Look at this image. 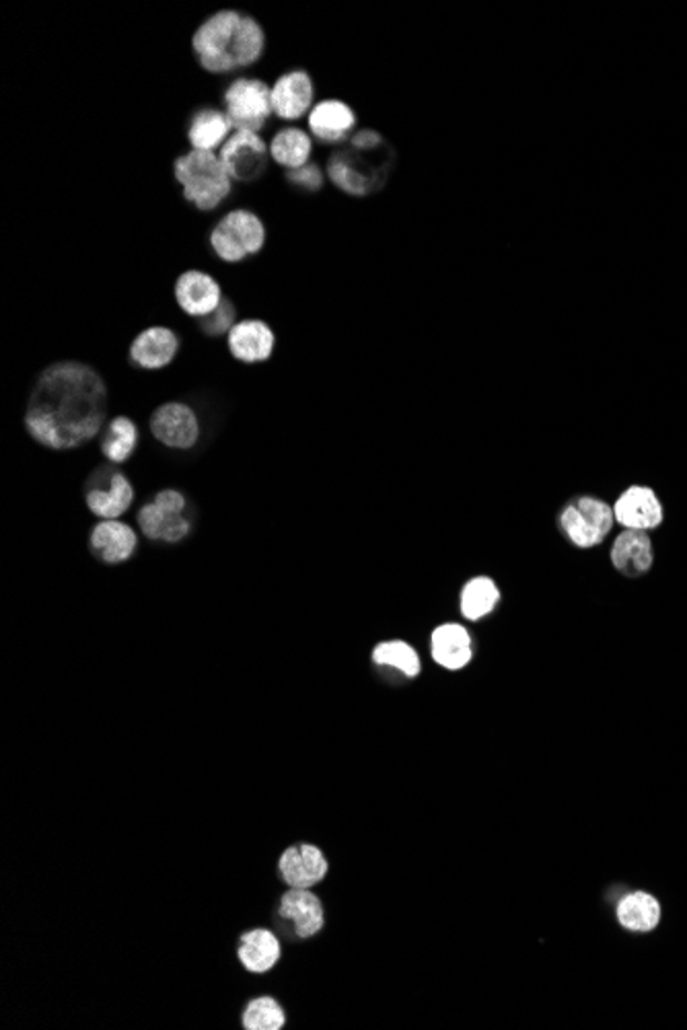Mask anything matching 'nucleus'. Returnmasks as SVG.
<instances>
[{
  "label": "nucleus",
  "mask_w": 687,
  "mask_h": 1030,
  "mask_svg": "<svg viewBox=\"0 0 687 1030\" xmlns=\"http://www.w3.org/2000/svg\"><path fill=\"white\" fill-rule=\"evenodd\" d=\"M106 414L104 379L81 362H58L41 373L31 391L26 426L43 447L67 451L95 439Z\"/></svg>",
  "instance_id": "nucleus-1"
},
{
  "label": "nucleus",
  "mask_w": 687,
  "mask_h": 1030,
  "mask_svg": "<svg viewBox=\"0 0 687 1030\" xmlns=\"http://www.w3.org/2000/svg\"><path fill=\"white\" fill-rule=\"evenodd\" d=\"M264 43L262 26L239 11H218L208 17L192 38V48L204 70L215 75L252 67L262 58Z\"/></svg>",
  "instance_id": "nucleus-2"
},
{
  "label": "nucleus",
  "mask_w": 687,
  "mask_h": 1030,
  "mask_svg": "<svg viewBox=\"0 0 687 1030\" xmlns=\"http://www.w3.org/2000/svg\"><path fill=\"white\" fill-rule=\"evenodd\" d=\"M176 179L184 186V198L200 210H213L230 194V175L215 153L189 150L174 165Z\"/></svg>",
  "instance_id": "nucleus-3"
},
{
  "label": "nucleus",
  "mask_w": 687,
  "mask_h": 1030,
  "mask_svg": "<svg viewBox=\"0 0 687 1030\" xmlns=\"http://www.w3.org/2000/svg\"><path fill=\"white\" fill-rule=\"evenodd\" d=\"M614 524V507L593 496H580L560 514V527L565 536L580 549L601 546L611 533Z\"/></svg>",
  "instance_id": "nucleus-4"
},
{
  "label": "nucleus",
  "mask_w": 687,
  "mask_h": 1030,
  "mask_svg": "<svg viewBox=\"0 0 687 1030\" xmlns=\"http://www.w3.org/2000/svg\"><path fill=\"white\" fill-rule=\"evenodd\" d=\"M264 243V223L249 210H233L210 233V245L225 262H242L247 255L259 254Z\"/></svg>",
  "instance_id": "nucleus-5"
},
{
  "label": "nucleus",
  "mask_w": 687,
  "mask_h": 1030,
  "mask_svg": "<svg viewBox=\"0 0 687 1030\" xmlns=\"http://www.w3.org/2000/svg\"><path fill=\"white\" fill-rule=\"evenodd\" d=\"M383 148V147H379ZM379 148H356L336 153L330 165V179L337 188L349 192L352 196H364L373 189H379L387 175V163H369V157L375 155Z\"/></svg>",
  "instance_id": "nucleus-6"
},
{
  "label": "nucleus",
  "mask_w": 687,
  "mask_h": 1030,
  "mask_svg": "<svg viewBox=\"0 0 687 1030\" xmlns=\"http://www.w3.org/2000/svg\"><path fill=\"white\" fill-rule=\"evenodd\" d=\"M268 85L257 79H237L225 91V108L230 124L237 130L245 133H259L269 114H272V99H269Z\"/></svg>",
  "instance_id": "nucleus-7"
},
{
  "label": "nucleus",
  "mask_w": 687,
  "mask_h": 1030,
  "mask_svg": "<svg viewBox=\"0 0 687 1030\" xmlns=\"http://www.w3.org/2000/svg\"><path fill=\"white\" fill-rule=\"evenodd\" d=\"M218 157L227 167L230 179L242 184H252L259 179L268 165L264 140L256 133L245 130H237L235 135L229 136Z\"/></svg>",
  "instance_id": "nucleus-8"
},
{
  "label": "nucleus",
  "mask_w": 687,
  "mask_h": 1030,
  "mask_svg": "<svg viewBox=\"0 0 687 1030\" xmlns=\"http://www.w3.org/2000/svg\"><path fill=\"white\" fill-rule=\"evenodd\" d=\"M614 517H616V524H620L621 529L650 533L659 529L665 521V509L652 488L630 485L616 500Z\"/></svg>",
  "instance_id": "nucleus-9"
},
{
  "label": "nucleus",
  "mask_w": 687,
  "mask_h": 1030,
  "mask_svg": "<svg viewBox=\"0 0 687 1030\" xmlns=\"http://www.w3.org/2000/svg\"><path fill=\"white\" fill-rule=\"evenodd\" d=\"M133 485L121 475L120 471L111 468H101L95 471L91 478V488L87 494V504L95 517L104 521H116L133 504Z\"/></svg>",
  "instance_id": "nucleus-10"
},
{
  "label": "nucleus",
  "mask_w": 687,
  "mask_h": 1030,
  "mask_svg": "<svg viewBox=\"0 0 687 1030\" xmlns=\"http://www.w3.org/2000/svg\"><path fill=\"white\" fill-rule=\"evenodd\" d=\"M278 915L298 940H307L324 930V903L311 893V889H291L284 893Z\"/></svg>",
  "instance_id": "nucleus-11"
},
{
  "label": "nucleus",
  "mask_w": 687,
  "mask_h": 1030,
  "mask_svg": "<svg viewBox=\"0 0 687 1030\" xmlns=\"http://www.w3.org/2000/svg\"><path fill=\"white\" fill-rule=\"evenodd\" d=\"M327 870L324 852L311 843L291 845L278 860V874L291 889H311L322 883Z\"/></svg>",
  "instance_id": "nucleus-12"
},
{
  "label": "nucleus",
  "mask_w": 687,
  "mask_h": 1030,
  "mask_svg": "<svg viewBox=\"0 0 687 1030\" xmlns=\"http://www.w3.org/2000/svg\"><path fill=\"white\" fill-rule=\"evenodd\" d=\"M150 430L157 441L171 449H192L198 441V418L186 403L161 405L150 418Z\"/></svg>",
  "instance_id": "nucleus-13"
},
{
  "label": "nucleus",
  "mask_w": 687,
  "mask_h": 1030,
  "mask_svg": "<svg viewBox=\"0 0 687 1030\" xmlns=\"http://www.w3.org/2000/svg\"><path fill=\"white\" fill-rule=\"evenodd\" d=\"M272 111L281 120L295 121L310 111L313 104V82L303 70H291L274 82L272 91Z\"/></svg>",
  "instance_id": "nucleus-14"
},
{
  "label": "nucleus",
  "mask_w": 687,
  "mask_h": 1030,
  "mask_svg": "<svg viewBox=\"0 0 687 1030\" xmlns=\"http://www.w3.org/2000/svg\"><path fill=\"white\" fill-rule=\"evenodd\" d=\"M176 298L179 307L192 317H208L220 305L223 295L213 276L200 269H188L177 278Z\"/></svg>",
  "instance_id": "nucleus-15"
},
{
  "label": "nucleus",
  "mask_w": 687,
  "mask_h": 1030,
  "mask_svg": "<svg viewBox=\"0 0 687 1030\" xmlns=\"http://www.w3.org/2000/svg\"><path fill=\"white\" fill-rule=\"evenodd\" d=\"M611 563L620 575L638 578L652 570L655 548L652 539L645 531L624 529L611 546Z\"/></svg>",
  "instance_id": "nucleus-16"
},
{
  "label": "nucleus",
  "mask_w": 687,
  "mask_h": 1030,
  "mask_svg": "<svg viewBox=\"0 0 687 1030\" xmlns=\"http://www.w3.org/2000/svg\"><path fill=\"white\" fill-rule=\"evenodd\" d=\"M274 344H276L274 332L259 320L239 322L233 325L229 332L230 354L237 361L247 362V364L268 361L274 352Z\"/></svg>",
  "instance_id": "nucleus-17"
},
{
  "label": "nucleus",
  "mask_w": 687,
  "mask_h": 1030,
  "mask_svg": "<svg viewBox=\"0 0 687 1030\" xmlns=\"http://www.w3.org/2000/svg\"><path fill=\"white\" fill-rule=\"evenodd\" d=\"M432 658L449 670L463 669L473 658L470 631L459 624H443L432 631Z\"/></svg>",
  "instance_id": "nucleus-18"
},
{
  "label": "nucleus",
  "mask_w": 687,
  "mask_h": 1030,
  "mask_svg": "<svg viewBox=\"0 0 687 1030\" xmlns=\"http://www.w3.org/2000/svg\"><path fill=\"white\" fill-rule=\"evenodd\" d=\"M179 340L167 327H149L136 337L130 349V359L140 369L157 371L176 359Z\"/></svg>",
  "instance_id": "nucleus-19"
},
{
  "label": "nucleus",
  "mask_w": 687,
  "mask_h": 1030,
  "mask_svg": "<svg viewBox=\"0 0 687 1030\" xmlns=\"http://www.w3.org/2000/svg\"><path fill=\"white\" fill-rule=\"evenodd\" d=\"M136 548V533L124 522L101 521L91 533V549L106 563L126 562Z\"/></svg>",
  "instance_id": "nucleus-20"
},
{
  "label": "nucleus",
  "mask_w": 687,
  "mask_h": 1030,
  "mask_svg": "<svg viewBox=\"0 0 687 1030\" xmlns=\"http://www.w3.org/2000/svg\"><path fill=\"white\" fill-rule=\"evenodd\" d=\"M356 124V116L342 101H322L313 106L310 114V130L322 143L344 140Z\"/></svg>",
  "instance_id": "nucleus-21"
},
{
  "label": "nucleus",
  "mask_w": 687,
  "mask_h": 1030,
  "mask_svg": "<svg viewBox=\"0 0 687 1030\" xmlns=\"http://www.w3.org/2000/svg\"><path fill=\"white\" fill-rule=\"evenodd\" d=\"M618 922L624 930L634 934L655 932L660 923L659 899L647 891H634L618 903Z\"/></svg>",
  "instance_id": "nucleus-22"
},
{
  "label": "nucleus",
  "mask_w": 687,
  "mask_h": 1030,
  "mask_svg": "<svg viewBox=\"0 0 687 1030\" xmlns=\"http://www.w3.org/2000/svg\"><path fill=\"white\" fill-rule=\"evenodd\" d=\"M237 954L249 973H268L281 961V942L269 930L257 928L243 934Z\"/></svg>",
  "instance_id": "nucleus-23"
},
{
  "label": "nucleus",
  "mask_w": 687,
  "mask_h": 1030,
  "mask_svg": "<svg viewBox=\"0 0 687 1030\" xmlns=\"http://www.w3.org/2000/svg\"><path fill=\"white\" fill-rule=\"evenodd\" d=\"M230 124L229 116L218 111V109L204 108L200 111L194 114V118L189 121L188 128V140L192 145V150H204V153H213L216 147L225 145L227 136H229Z\"/></svg>",
  "instance_id": "nucleus-24"
},
{
  "label": "nucleus",
  "mask_w": 687,
  "mask_h": 1030,
  "mask_svg": "<svg viewBox=\"0 0 687 1030\" xmlns=\"http://www.w3.org/2000/svg\"><path fill=\"white\" fill-rule=\"evenodd\" d=\"M140 531L149 539H161L167 543H176L189 533V521L181 514H174L163 510L157 502L147 504L138 512Z\"/></svg>",
  "instance_id": "nucleus-25"
},
{
  "label": "nucleus",
  "mask_w": 687,
  "mask_h": 1030,
  "mask_svg": "<svg viewBox=\"0 0 687 1030\" xmlns=\"http://www.w3.org/2000/svg\"><path fill=\"white\" fill-rule=\"evenodd\" d=\"M499 601L500 590L494 585V580L485 578V576H478L461 590L459 609H461V616L465 617V619L478 621L482 617L490 616Z\"/></svg>",
  "instance_id": "nucleus-26"
},
{
  "label": "nucleus",
  "mask_w": 687,
  "mask_h": 1030,
  "mask_svg": "<svg viewBox=\"0 0 687 1030\" xmlns=\"http://www.w3.org/2000/svg\"><path fill=\"white\" fill-rule=\"evenodd\" d=\"M269 155L276 163H281L288 171L301 169L310 161L311 138L307 133L298 128H284L272 138Z\"/></svg>",
  "instance_id": "nucleus-27"
},
{
  "label": "nucleus",
  "mask_w": 687,
  "mask_h": 1030,
  "mask_svg": "<svg viewBox=\"0 0 687 1030\" xmlns=\"http://www.w3.org/2000/svg\"><path fill=\"white\" fill-rule=\"evenodd\" d=\"M138 432H136L135 422L126 415H118L109 422L108 434L104 439V455L108 457L111 463H124L135 451Z\"/></svg>",
  "instance_id": "nucleus-28"
},
{
  "label": "nucleus",
  "mask_w": 687,
  "mask_h": 1030,
  "mask_svg": "<svg viewBox=\"0 0 687 1030\" xmlns=\"http://www.w3.org/2000/svg\"><path fill=\"white\" fill-rule=\"evenodd\" d=\"M373 660L381 667H390L402 673L404 677H416L422 669L419 653L402 640L379 644L373 650Z\"/></svg>",
  "instance_id": "nucleus-29"
},
{
  "label": "nucleus",
  "mask_w": 687,
  "mask_h": 1030,
  "mask_svg": "<svg viewBox=\"0 0 687 1030\" xmlns=\"http://www.w3.org/2000/svg\"><path fill=\"white\" fill-rule=\"evenodd\" d=\"M286 1022L283 1006L274 998H256L247 1003L243 1012V1029L247 1030H281Z\"/></svg>",
  "instance_id": "nucleus-30"
},
{
  "label": "nucleus",
  "mask_w": 687,
  "mask_h": 1030,
  "mask_svg": "<svg viewBox=\"0 0 687 1030\" xmlns=\"http://www.w3.org/2000/svg\"><path fill=\"white\" fill-rule=\"evenodd\" d=\"M233 320H235V308L230 305V301L223 298L220 305L216 308L215 313H210L208 317L203 320V330L204 334L208 335H223L227 334L233 330Z\"/></svg>",
  "instance_id": "nucleus-31"
},
{
  "label": "nucleus",
  "mask_w": 687,
  "mask_h": 1030,
  "mask_svg": "<svg viewBox=\"0 0 687 1030\" xmlns=\"http://www.w3.org/2000/svg\"><path fill=\"white\" fill-rule=\"evenodd\" d=\"M286 179H288L293 186H297V188L313 189V192L324 186V175L320 171V167L313 165V163H311V165H305V167H301V169H291V171H286Z\"/></svg>",
  "instance_id": "nucleus-32"
},
{
  "label": "nucleus",
  "mask_w": 687,
  "mask_h": 1030,
  "mask_svg": "<svg viewBox=\"0 0 687 1030\" xmlns=\"http://www.w3.org/2000/svg\"><path fill=\"white\" fill-rule=\"evenodd\" d=\"M155 502H157L163 510L174 512V514H181L184 509H186V498L179 494L177 490H165L161 494H157Z\"/></svg>",
  "instance_id": "nucleus-33"
}]
</instances>
